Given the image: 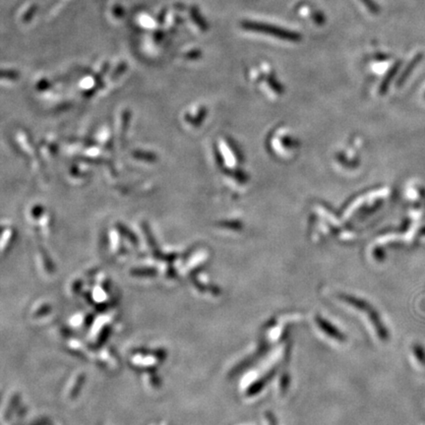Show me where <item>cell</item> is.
I'll list each match as a JSON object with an SVG mask.
<instances>
[{
    "mask_svg": "<svg viewBox=\"0 0 425 425\" xmlns=\"http://www.w3.org/2000/svg\"><path fill=\"white\" fill-rule=\"evenodd\" d=\"M414 354L416 356V358L418 359V361L422 364L425 365V350L423 346L421 345H416L414 347Z\"/></svg>",
    "mask_w": 425,
    "mask_h": 425,
    "instance_id": "7a4b0ae2",
    "label": "cell"
},
{
    "mask_svg": "<svg viewBox=\"0 0 425 425\" xmlns=\"http://www.w3.org/2000/svg\"><path fill=\"white\" fill-rule=\"evenodd\" d=\"M364 1L365 5L368 7V9L369 10H372V11H376V8H375V6H374V4L370 1V0H364Z\"/></svg>",
    "mask_w": 425,
    "mask_h": 425,
    "instance_id": "3957f363",
    "label": "cell"
},
{
    "mask_svg": "<svg viewBox=\"0 0 425 425\" xmlns=\"http://www.w3.org/2000/svg\"><path fill=\"white\" fill-rule=\"evenodd\" d=\"M243 27L246 30L254 31L257 33H262L266 35H270L285 41L290 42H299L301 41V35L294 31H290L287 29H283L277 26L265 24V23H259V22H253V21H244L243 23Z\"/></svg>",
    "mask_w": 425,
    "mask_h": 425,
    "instance_id": "6da1fadb",
    "label": "cell"
}]
</instances>
